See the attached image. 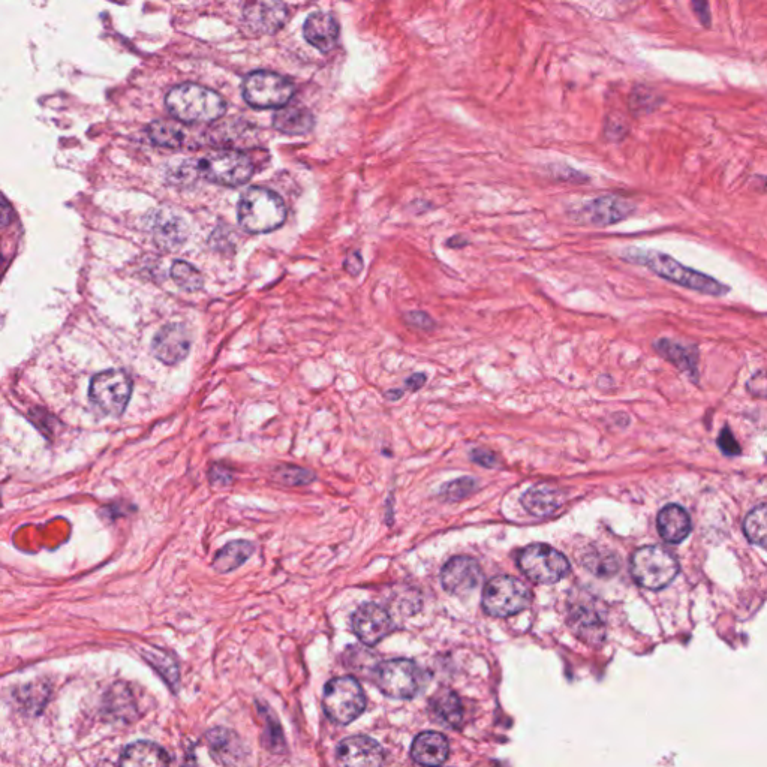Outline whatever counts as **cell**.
<instances>
[{
  "mask_svg": "<svg viewBox=\"0 0 767 767\" xmlns=\"http://www.w3.org/2000/svg\"><path fill=\"white\" fill-rule=\"evenodd\" d=\"M621 257L625 263L645 267L658 278L679 285L685 290L712 297L727 296L732 290L729 285L718 281L714 276L706 275L693 267L684 266L669 254H664L657 249L627 248L622 251Z\"/></svg>",
  "mask_w": 767,
  "mask_h": 767,
  "instance_id": "1",
  "label": "cell"
},
{
  "mask_svg": "<svg viewBox=\"0 0 767 767\" xmlns=\"http://www.w3.org/2000/svg\"><path fill=\"white\" fill-rule=\"evenodd\" d=\"M165 104L177 120L189 125L215 122L227 110V104L218 92L194 83L173 87L165 98Z\"/></svg>",
  "mask_w": 767,
  "mask_h": 767,
  "instance_id": "2",
  "label": "cell"
},
{
  "mask_svg": "<svg viewBox=\"0 0 767 767\" xmlns=\"http://www.w3.org/2000/svg\"><path fill=\"white\" fill-rule=\"evenodd\" d=\"M240 227L251 234H266L278 230L287 219L284 200L272 189H246L237 206Z\"/></svg>",
  "mask_w": 767,
  "mask_h": 767,
  "instance_id": "3",
  "label": "cell"
},
{
  "mask_svg": "<svg viewBox=\"0 0 767 767\" xmlns=\"http://www.w3.org/2000/svg\"><path fill=\"white\" fill-rule=\"evenodd\" d=\"M254 171V162L240 150H216L197 162L198 177L225 188L245 185Z\"/></svg>",
  "mask_w": 767,
  "mask_h": 767,
  "instance_id": "4",
  "label": "cell"
},
{
  "mask_svg": "<svg viewBox=\"0 0 767 767\" xmlns=\"http://www.w3.org/2000/svg\"><path fill=\"white\" fill-rule=\"evenodd\" d=\"M365 691L353 676H341L327 682L324 688V712L333 723L348 726L366 711Z\"/></svg>",
  "mask_w": 767,
  "mask_h": 767,
  "instance_id": "5",
  "label": "cell"
},
{
  "mask_svg": "<svg viewBox=\"0 0 767 767\" xmlns=\"http://www.w3.org/2000/svg\"><path fill=\"white\" fill-rule=\"evenodd\" d=\"M372 675L378 690L390 699H414L424 684L420 667L405 658L383 661L375 667Z\"/></svg>",
  "mask_w": 767,
  "mask_h": 767,
  "instance_id": "6",
  "label": "cell"
},
{
  "mask_svg": "<svg viewBox=\"0 0 767 767\" xmlns=\"http://www.w3.org/2000/svg\"><path fill=\"white\" fill-rule=\"evenodd\" d=\"M631 573L640 586L658 591L676 579L679 564L675 556L663 547L646 546L634 553L631 559Z\"/></svg>",
  "mask_w": 767,
  "mask_h": 767,
  "instance_id": "7",
  "label": "cell"
},
{
  "mask_svg": "<svg viewBox=\"0 0 767 767\" xmlns=\"http://www.w3.org/2000/svg\"><path fill=\"white\" fill-rule=\"evenodd\" d=\"M243 98L258 110L282 108L294 95V83L284 75L269 71H255L243 81Z\"/></svg>",
  "mask_w": 767,
  "mask_h": 767,
  "instance_id": "8",
  "label": "cell"
},
{
  "mask_svg": "<svg viewBox=\"0 0 767 767\" xmlns=\"http://www.w3.org/2000/svg\"><path fill=\"white\" fill-rule=\"evenodd\" d=\"M531 598V591L522 580L498 576L484 588L483 607L489 615L508 618L525 610L531 604Z\"/></svg>",
  "mask_w": 767,
  "mask_h": 767,
  "instance_id": "9",
  "label": "cell"
},
{
  "mask_svg": "<svg viewBox=\"0 0 767 767\" xmlns=\"http://www.w3.org/2000/svg\"><path fill=\"white\" fill-rule=\"evenodd\" d=\"M131 394V378L117 369L95 375L90 383V402L102 414L111 415V417H119L125 412Z\"/></svg>",
  "mask_w": 767,
  "mask_h": 767,
  "instance_id": "10",
  "label": "cell"
},
{
  "mask_svg": "<svg viewBox=\"0 0 767 767\" xmlns=\"http://www.w3.org/2000/svg\"><path fill=\"white\" fill-rule=\"evenodd\" d=\"M519 567L532 582L553 585L570 571V562L547 544H532L519 555Z\"/></svg>",
  "mask_w": 767,
  "mask_h": 767,
  "instance_id": "11",
  "label": "cell"
},
{
  "mask_svg": "<svg viewBox=\"0 0 767 767\" xmlns=\"http://www.w3.org/2000/svg\"><path fill=\"white\" fill-rule=\"evenodd\" d=\"M636 210V204L627 198L604 195V197L592 198V200L574 207L568 212V215L576 224L606 228L631 218Z\"/></svg>",
  "mask_w": 767,
  "mask_h": 767,
  "instance_id": "12",
  "label": "cell"
},
{
  "mask_svg": "<svg viewBox=\"0 0 767 767\" xmlns=\"http://www.w3.org/2000/svg\"><path fill=\"white\" fill-rule=\"evenodd\" d=\"M568 615L570 624L577 636L585 639V642L598 643L604 637V612L600 609V603L591 595L576 594L568 603Z\"/></svg>",
  "mask_w": 767,
  "mask_h": 767,
  "instance_id": "13",
  "label": "cell"
},
{
  "mask_svg": "<svg viewBox=\"0 0 767 767\" xmlns=\"http://www.w3.org/2000/svg\"><path fill=\"white\" fill-rule=\"evenodd\" d=\"M351 625L354 634L366 646H377L394 630L390 613L375 603L362 604L354 612Z\"/></svg>",
  "mask_w": 767,
  "mask_h": 767,
  "instance_id": "14",
  "label": "cell"
},
{
  "mask_svg": "<svg viewBox=\"0 0 767 767\" xmlns=\"http://www.w3.org/2000/svg\"><path fill=\"white\" fill-rule=\"evenodd\" d=\"M152 351L156 359L164 365H179L191 351L189 330L183 324H167L153 338Z\"/></svg>",
  "mask_w": 767,
  "mask_h": 767,
  "instance_id": "15",
  "label": "cell"
},
{
  "mask_svg": "<svg viewBox=\"0 0 767 767\" xmlns=\"http://www.w3.org/2000/svg\"><path fill=\"white\" fill-rule=\"evenodd\" d=\"M481 568L475 559L469 556H456L444 565L441 582L445 591L457 597L471 594L481 582Z\"/></svg>",
  "mask_w": 767,
  "mask_h": 767,
  "instance_id": "16",
  "label": "cell"
},
{
  "mask_svg": "<svg viewBox=\"0 0 767 767\" xmlns=\"http://www.w3.org/2000/svg\"><path fill=\"white\" fill-rule=\"evenodd\" d=\"M339 765L351 767L381 766L385 760L384 748L369 736H351L344 739L336 750Z\"/></svg>",
  "mask_w": 767,
  "mask_h": 767,
  "instance_id": "17",
  "label": "cell"
},
{
  "mask_svg": "<svg viewBox=\"0 0 767 767\" xmlns=\"http://www.w3.org/2000/svg\"><path fill=\"white\" fill-rule=\"evenodd\" d=\"M655 353L672 363L679 372L687 375L691 383L699 385V348L694 344L676 341V339H655L652 344Z\"/></svg>",
  "mask_w": 767,
  "mask_h": 767,
  "instance_id": "18",
  "label": "cell"
},
{
  "mask_svg": "<svg viewBox=\"0 0 767 767\" xmlns=\"http://www.w3.org/2000/svg\"><path fill=\"white\" fill-rule=\"evenodd\" d=\"M303 35L312 47L323 53H329L338 45L341 27L332 14L314 12L306 18Z\"/></svg>",
  "mask_w": 767,
  "mask_h": 767,
  "instance_id": "19",
  "label": "cell"
},
{
  "mask_svg": "<svg viewBox=\"0 0 767 767\" xmlns=\"http://www.w3.org/2000/svg\"><path fill=\"white\" fill-rule=\"evenodd\" d=\"M150 230L159 248L168 249V251L179 249L188 239V225L176 213H155L150 222Z\"/></svg>",
  "mask_w": 767,
  "mask_h": 767,
  "instance_id": "20",
  "label": "cell"
},
{
  "mask_svg": "<svg viewBox=\"0 0 767 767\" xmlns=\"http://www.w3.org/2000/svg\"><path fill=\"white\" fill-rule=\"evenodd\" d=\"M450 745L441 733H420L412 742L411 757L415 763L423 766H439L447 762Z\"/></svg>",
  "mask_w": 767,
  "mask_h": 767,
  "instance_id": "21",
  "label": "cell"
},
{
  "mask_svg": "<svg viewBox=\"0 0 767 767\" xmlns=\"http://www.w3.org/2000/svg\"><path fill=\"white\" fill-rule=\"evenodd\" d=\"M658 531L667 543H682L691 532L690 516L679 505H667L658 514Z\"/></svg>",
  "mask_w": 767,
  "mask_h": 767,
  "instance_id": "22",
  "label": "cell"
},
{
  "mask_svg": "<svg viewBox=\"0 0 767 767\" xmlns=\"http://www.w3.org/2000/svg\"><path fill=\"white\" fill-rule=\"evenodd\" d=\"M119 763L131 767H161L170 765L171 759L164 748L153 742H135L125 748Z\"/></svg>",
  "mask_w": 767,
  "mask_h": 767,
  "instance_id": "23",
  "label": "cell"
},
{
  "mask_svg": "<svg viewBox=\"0 0 767 767\" xmlns=\"http://www.w3.org/2000/svg\"><path fill=\"white\" fill-rule=\"evenodd\" d=\"M315 126V117L305 107L279 108L273 116V128L285 135H305Z\"/></svg>",
  "mask_w": 767,
  "mask_h": 767,
  "instance_id": "24",
  "label": "cell"
},
{
  "mask_svg": "<svg viewBox=\"0 0 767 767\" xmlns=\"http://www.w3.org/2000/svg\"><path fill=\"white\" fill-rule=\"evenodd\" d=\"M430 712L435 720L448 729H459L463 720V708L459 697L451 690H439L430 700Z\"/></svg>",
  "mask_w": 767,
  "mask_h": 767,
  "instance_id": "25",
  "label": "cell"
},
{
  "mask_svg": "<svg viewBox=\"0 0 767 767\" xmlns=\"http://www.w3.org/2000/svg\"><path fill=\"white\" fill-rule=\"evenodd\" d=\"M206 739L213 757L222 765H233L242 759V742L239 741V736L231 730H210Z\"/></svg>",
  "mask_w": 767,
  "mask_h": 767,
  "instance_id": "26",
  "label": "cell"
},
{
  "mask_svg": "<svg viewBox=\"0 0 767 767\" xmlns=\"http://www.w3.org/2000/svg\"><path fill=\"white\" fill-rule=\"evenodd\" d=\"M564 501V496L559 490L549 486L531 487L522 496V504L529 513L537 517H546L555 513Z\"/></svg>",
  "mask_w": 767,
  "mask_h": 767,
  "instance_id": "27",
  "label": "cell"
},
{
  "mask_svg": "<svg viewBox=\"0 0 767 767\" xmlns=\"http://www.w3.org/2000/svg\"><path fill=\"white\" fill-rule=\"evenodd\" d=\"M254 552L255 544L251 541H231L216 553L215 559H213V568L221 574L231 573V571L242 567L254 555Z\"/></svg>",
  "mask_w": 767,
  "mask_h": 767,
  "instance_id": "28",
  "label": "cell"
},
{
  "mask_svg": "<svg viewBox=\"0 0 767 767\" xmlns=\"http://www.w3.org/2000/svg\"><path fill=\"white\" fill-rule=\"evenodd\" d=\"M149 137L158 146L167 147V149H179V147L185 146L188 134L179 123L156 120L149 126Z\"/></svg>",
  "mask_w": 767,
  "mask_h": 767,
  "instance_id": "29",
  "label": "cell"
},
{
  "mask_svg": "<svg viewBox=\"0 0 767 767\" xmlns=\"http://www.w3.org/2000/svg\"><path fill=\"white\" fill-rule=\"evenodd\" d=\"M170 276L180 290L188 291V293H197V291L203 290V275L197 267L186 263V261H174L171 264Z\"/></svg>",
  "mask_w": 767,
  "mask_h": 767,
  "instance_id": "30",
  "label": "cell"
},
{
  "mask_svg": "<svg viewBox=\"0 0 767 767\" xmlns=\"http://www.w3.org/2000/svg\"><path fill=\"white\" fill-rule=\"evenodd\" d=\"M661 104H663V98L651 87L636 86L631 92L630 110L634 116H646V114L654 113Z\"/></svg>",
  "mask_w": 767,
  "mask_h": 767,
  "instance_id": "31",
  "label": "cell"
},
{
  "mask_svg": "<svg viewBox=\"0 0 767 767\" xmlns=\"http://www.w3.org/2000/svg\"><path fill=\"white\" fill-rule=\"evenodd\" d=\"M766 504H760L759 507L754 508L747 519L744 522V531L748 540L753 544H759V546L765 547L766 544V519H767Z\"/></svg>",
  "mask_w": 767,
  "mask_h": 767,
  "instance_id": "32",
  "label": "cell"
},
{
  "mask_svg": "<svg viewBox=\"0 0 767 767\" xmlns=\"http://www.w3.org/2000/svg\"><path fill=\"white\" fill-rule=\"evenodd\" d=\"M276 480L285 486H302V484L312 483L315 480V474L308 469L300 466H279L276 469Z\"/></svg>",
  "mask_w": 767,
  "mask_h": 767,
  "instance_id": "33",
  "label": "cell"
},
{
  "mask_svg": "<svg viewBox=\"0 0 767 767\" xmlns=\"http://www.w3.org/2000/svg\"><path fill=\"white\" fill-rule=\"evenodd\" d=\"M586 567L592 571V573L598 574V577L604 576V574H615L618 571V559L609 553L595 552L586 558Z\"/></svg>",
  "mask_w": 767,
  "mask_h": 767,
  "instance_id": "34",
  "label": "cell"
},
{
  "mask_svg": "<svg viewBox=\"0 0 767 767\" xmlns=\"http://www.w3.org/2000/svg\"><path fill=\"white\" fill-rule=\"evenodd\" d=\"M474 487L475 481L472 478H459V480L453 481V483L445 484L442 487V495L448 501H457V499L465 498Z\"/></svg>",
  "mask_w": 767,
  "mask_h": 767,
  "instance_id": "35",
  "label": "cell"
},
{
  "mask_svg": "<svg viewBox=\"0 0 767 767\" xmlns=\"http://www.w3.org/2000/svg\"><path fill=\"white\" fill-rule=\"evenodd\" d=\"M550 176L553 179L559 180V182L574 183V185L589 182L588 176L574 170V168L568 167V165H552L550 167Z\"/></svg>",
  "mask_w": 767,
  "mask_h": 767,
  "instance_id": "36",
  "label": "cell"
},
{
  "mask_svg": "<svg viewBox=\"0 0 767 767\" xmlns=\"http://www.w3.org/2000/svg\"><path fill=\"white\" fill-rule=\"evenodd\" d=\"M628 131H630V128H628L624 117L612 114V116L607 119L606 129H604V134H606L607 140L622 141L627 137Z\"/></svg>",
  "mask_w": 767,
  "mask_h": 767,
  "instance_id": "37",
  "label": "cell"
},
{
  "mask_svg": "<svg viewBox=\"0 0 767 767\" xmlns=\"http://www.w3.org/2000/svg\"><path fill=\"white\" fill-rule=\"evenodd\" d=\"M717 444L726 456H739L742 453L741 445H739L738 439L735 438L729 426L723 427L720 435H718Z\"/></svg>",
  "mask_w": 767,
  "mask_h": 767,
  "instance_id": "38",
  "label": "cell"
},
{
  "mask_svg": "<svg viewBox=\"0 0 767 767\" xmlns=\"http://www.w3.org/2000/svg\"><path fill=\"white\" fill-rule=\"evenodd\" d=\"M403 318H405L406 324L414 327V329L423 330V332H430V330L435 329L436 326L433 318L423 311L408 312Z\"/></svg>",
  "mask_w": 767,
  "mask_h": 767,
  "instance_id": "39",
  "label": "cell"
},
{
  "mask_svg": "<svg viewBox=\"0 0 767 767\" xmlns=\"http://www.w3.org/2000/svg\"><path fill=\"white\" fill-rule=\"evenodd\" d=\"M691 6H693L694 15L697 20L700 21L703 27H711L712 14L711 6H709V0H691Z\"/></svg>",
  "mask_w": 767,
  "mask_h": 767,
  "instance_id": "40",
  "label": "cell"
},
{
  "mask_svg": "<svg viewBox=\"0 0 767 767\" xmlns=\"http://www.w3.org/2000/svg\"><path fill=\"white\" fill-rule=\"evenodd\" d=\"M747 388L753 396L763 399L766 396L765 371H759L757 374H754L750 381H748Z\"/></svg>",
  "mask_w": 767,
  "mask_h": 767,
  "instance_id": "41",
  "label": "cell"
},
{
  "mask_svg": "<svg viewBox=\"0 0 767 767\" xmlns=\"http://www.w3.org/2000/svg\"><path fill=\"white\" fill-rule=\"evenodd\" d=\"M210 480H212L213 484H218V486H228V484L233 483V475L224 466L215 465L212 471H210Z\"/></svg>",
  "mask_w": 767,
  "mask_h": 767,
  "instance_id": "42",
  "label": "cell"
},
{
  "mask_svg": "<svg viewBox=\"0 0 767 767\" xmlns=\"http://www.w3.org/2000/svg\"><path fill=\"white\" fill-rule=\"evenodd\" d=\"M471 457L474 462L487 466V468H492V466H495L496 462H498L495 454H493L492 451L484 450V448H475L471 453Z\"/></svg>",
  "mask_w": 767,
  "mask_h": 767,
  "instance_id": "43",
  "label": "cell"
},
{
  "mask_svg": "<svg viewBox=\"0 0 767 767\" xmlns=\"http://www.w3.org/2000/svg\"><path fill=\"white\" fill-rule=\"evenodd\" d=\"M363 267H365V263H363L362 255H360L359 252H353V254L348 255L347 260H345V269H347V272L350 273L351 276L360 275Z\"/></svg>",
  "mask_w": 767,
  "mask_h": 767,
  "instance_id": "44",
  "label": "cell"
},
{
  "mask_svg": "<svg viewBox=\"0 0 767 767\" xmlns=\"http://www.w3.org/2000/svg\"><path fill=\"white\" fill-rule=\"evenodd\" d=\"M11 218H12L11 207H9V204L6 203V201L3 200L2 197H0V228H5L6 225H9V222H11Z\"/></svg>",
  "mask_w": 767,
  "mask_h": 767,
  "instance_id": "45",
  "label": "cell"
},
{
  "mask_svg": "<svg viewBox=\"0 0 767 767\" xmlns=\"http://www.w3.org/2000/svg\"><path fill=\"white\" fill-rule=\"evenodd\" d=\"M427 377L424 374H414L406 380V387L411 391H418L426 384Z\"/></svg>",
  "mask_w": 767,
  "mask_h": 767,
  "instance_id": "46",
  "label": "cell"
},
{
  "mask_svg": "<svg viewBox=\"0 0 767 767\" xmlns=\"http://www.w3.org/2000/svg\"><path fill=\"white\" fill-rule=\"evenodd\" d=\"M469 245V240L463 237L462 234H456V236L450 237L447 240L448 248L462 249Z\"/></svg>",
  "mask_w": 767,
  "mask_h": 767,
  "instance_id": "47",
  "label": "cell"
},
{
  "mask_svg": "<svg viewBox=\"0 0 767 767\" xmlns=\"http://www.w3.org/2000/svg\"><path fill=\"white\" fill-rule=\"evenodd\" d=\"M385 397L390 400H399L400 397H403V391L400 390V388H393V390L387 391V393H385Z\"/></svg>",
  "mask_w": 767,
  "mask_h": 767,
  "instance_id": "48",
  "label": "cell"
}]
</instances>
